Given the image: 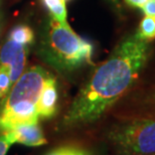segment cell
I'll return each instance as SVG.
<instances>
[{"label":"cell","instance_id":"obj_14","mask_svg":"<svg viewBox=\"0 0 155 155\" xmlns=\"http://www.w3.org/2000/svg\"><path fill=\"white\" fill-rule=\"evenodd\" d=\"M125 1L127 2V4L132 6V7L142 8V6H143L148 0H125Z\"/></svg>","mask_w":155,"mask_h":155},{"label":"cell","instance_id":"obj_9","mask_svg":"<svg viewBox=\"0 0 155 155\" xmlns=\"http://www.w3.org/2000/svg\"><path fill=\"white\" fill-rule=\"evenodd\" d=\"M33 38H35V35H33L32 29L25 24L16 25L8 35V39H11L15 42H18L20 45L26 46L31 45Z\"/></svg>","mask_w":155,"mask_h":155},{"label":"cell","instance_id":"obj_4","mask_svg":"<svg viewBox=\"0 0 155 155\" xmlns=\"http://www.w3.org/2000/svg\"><path fill=\"white\" fill-rule=\"evenodd\" d=\"M110 142L119 155L155 153V117L130 118L109 132Z\"/></svg>","mask_w":155,"mask_h":155},{"label":"cell","instance_id":"obj_8","mask_svg":"<svg viewBox=\"0 0 155 155\" xmlns=\"http://www.w3.org/2000/svg\"><path fill=\"white\" fill-rule=\"evenodd\" d=\"M48 13L54 19L61 24H69L67 21V8L64 0H42Z\"/></svg>","mask_w":155,"mask_h":155},{"label":"cell","instance_id":"obj_16","mask_svg":"<svg viewBox=\"0 0 155 155\" xmlns=\"http://www.w3.org/2000/svg\"><path fill=\"white\" fill-rule=\"evenodd\" d=\"M64 1H68V0H64Z\"/></svg>","mask_w":155,"mask_h":155},{"label":"cell","instance_id":"obj_5","mask_svg":"<svg viewBox=\"0 0 155 155\" xmlns=\"http://www.w3.org/2000/svg\"><path fill=\"white\" fill-rule=\"evenodd\" d=\"M28 46L8 39L0 48V104L24 72Z\"/></svg>","mask_w":155,"mask_h":155},{"label":"cell","instance_id":"obj_11","mask_svg":"<svg viewBox=\"0 0 155 155\" xmlns=\"http://www.w3.org/2000/svg\"><path fill=\"white\" fill-rule=\"evenodd\" d=\"M45 155H91V154L80 147L61 146L49 151Z\"/></svg>","mask_w":155,"mask_h":155},{"label":"cell","instance_id":"obj_12","mask_svg":"<svg viewBox=\"0 0 155 155\" xmlns=\"http://www.w3.org/2000/svg\"><path fill=\"white\" fill-rule=\"evenodd\" d=\"M11 145L12 144L8 141V139L6 138V136L3 134V133H1V134H0V155L7 154Z\"/></svg>","mask_w":155,"mask_h":155},{"label":"cell","instance_id":"obj_1","mask_svg":"<svg viewBox=\"0 0 155 155\" xmlns=\"http://www.w3.org/2000/svg\"><path fill=\"white\" fill-rule=\"evenodd\" d=\"M149 45L137 35L124 38L80 89L61 121L63 129L94 123L122 98L146 64Z\"/></svg>","mask_w":155,"mask_h":155},{"label":"cell","instance_id":"obj_10","mask_svg":"<svg viewBox=\"0 0 155 155\" xmlns=\"http://www.w3.org/2000/svg\"><path fill=\"white\" fill-rule=\"evenodd\" d=\"M136 35L145 41L155 38V16L145 15L139 24Z\"/></svg>","mask_w":155,"mask_h":155},{"label":"cell","instance_id":"obj_13","mask_svg":"<svg viewBox=\"0 0 155 155\" xmlns=\"http://www.w3.org/2000/svg\"><path fill=\"white\" fill-rule=\"evenodd\" d=\"M142 11L145 15L155 16V0H148L145 4L142 6Z\"/></svg>","mask_w":155,"mask_h":155},{"label":"cell","instance_id":"obj_6","mask_svg":"<svg viewBox=\"0 0 155 155\" xmlns=\"http://www.w3.org/2000/svg\"><path fill=\"white\" fill-rule=\"evenodd\" d=\"M3 134L11 144L18 143L25 146L36 147L45 145L48 142L38 122L19 124Z\"/></svg>","mask_w":155,"mask_h":155},{"label":"cell","instance_id":"obj_3","mask_svg":"<svg viewBox=\"0 0 155 155\" xmlns=\"http://www.w3.org/2000/svg\"><path fill=\"white\" fill-rule=\"evenodd\" d=\"M48 76L39 66L24 71L0 104V134L19 124L38 122L36 108Z\"/></svg>","mask_w":155,"mask_h":155},{"label":"cell","instance_id":"obj_7","mask_svg":"<svg viewBox=\"0 0 155 155\" xmlns=\"http://www.w3.org/2000/svg\"><path fill=\"white\" fill-rule=\"evenodd\" d=\"M58 87L54 77L49 74L46 79L36 108L38 119H48L55 114L58 105Z\"/></svg>","mask_w":155,"mask_h":155},{"label":"cell","instance_id":"obj_2","mask_svg":"<svg viewBox=\"0 0 155 155\" xmlns=\"http://www.w3.org/2000/svg\"><path fill=\"white\" fill-rule=\"evenodd\" d=\"M93 45L79 36L69 24L49 16L38 43V57L61 73H70L91 63Z\"/></svg>","mask_w":155,"mask_h":155},{"label":"cell","instance_id":"obj_15","mask_svg":"<svg viewBox=\"0 0 155 155\" xmlns=\"http://www.w3.org/2000/svg\"><path fill=\"white\" fill-rule=\"evenodd\" d=\"M108 2L110 3V4H112L114 7H115L117 10H121V1L120 0H107Z\"/></svg>","mask_w":155,"mask_h":155}]
</instances>
